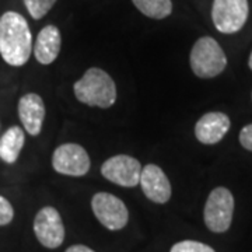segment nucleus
I'll return each mask as SVG.
<instances>
[{
	"label": "nucleus",
	"mask_w": 252,
	"mask_h": 252,
	"mask_svg": "<svg viewBox=\"0 0 252 252\" xmlns=\"http://www.w3.org/2000/svg\"><path fill=\"white\" fill-rule=\"evenodd\" d=\"M61 31L55 26H46L36 36L34 55L41 64H49L58 58L61 52Z\"/></svg>",
	"instance_id": "nucleus-13"
},
{
	"label": "nucleus",
	"mask_w": 252,
	"mask_h": 252,
	"mask_svg": "<svg viewBox=\"0 0 252 252\" xmlns=\"http://www.w3.org/2000/svg\"><path fill=\"white\" fill-rule=\"evenodd\" d=\"M137 10L147 17L162 20L172 11L171 0H132Z\"/></svg>",
	"instance_id": "nucleus-15"
},
{
	"label": "nucleus",
	"mask_w": 252,
	"mask_h": 252,
	"mask_svg": "<svg viewBox=\"0 0 252 252\" xmlns=\"http://www.w3.org/2000/svg\"><path fill=\"white\" fill-rule=\"evenodd\" d=\"M248 66H250V69L252 70V52L251 55H250V59H248Z\"/></svg>",
	"instance_id": "nucleus-21"
},
{
	"label": "nucleus",
	"mask_w": 252,
	"mask_h": 252,
	"mask_svg": "<svg viewBox=\"0 0 252 252\" xmlns=\"http://www.w3.org/2000/svg\"><path fill=\"white\" fill-rule=\"evenodd\" d=\"M73 89L76 98L90 107L109 108L117 99V87L112 77L98 67L89 69L74 83Z\"/></svg>",
	"instance_id": "nucleus-2"
},
{
	"label": "nucleus",
	"mask_w": 252,
	"mask_h": 252,
	"mask_svg": "<svg viewBox=\"0 0 252 252\" xmlns=\"http://www.w3.org/2000/svg\"><path fill=\"white\" fill-rule=\"evenodd\" d=\"M24 142H26V136L23 129L18 126H11L0 137V158L7 164L17 161Z\"/></svg>",
	"instance_id": "nucleus-14"
},
{
	"label": "nucleus",
	"mask_w": 252,
	"mask_h": 252,
	"mask_svg": "<svg viewBox=\"0 0 252 252\" xmlns=\"http://www.w3.org/2000/svg\"><path fill=\"white\" fill-rule=\"evenodd\" d=\"M170 252H216L212 247L206 244L199 243V241H192V240H185L180 241L175 245H172Z\"/></svg>",
	"instance_id": "nucleus-17"
},
{
	"label": "nucleus",
	"mask_w": 252,
	"mask_h": 252,
	"mask_svg": "<svg viewBox=\"0 0 252 252\" xmlns=\"http://www.w3.org/2000/svg\"><path fill=\"white\" fill-rule=\"evenodd\" d=\"M52 165L63 175L83 177L90 170V157L80 144L64 143L54 152Z\"/></svg>",
	"instance_id": "nucleus-7"
},
{
	"label": "nucleus",
	"mask_w": 252,
	"mask_h": 252,
	"mask_svg": "<svg viewBox=\"0 0 252 252\" xmlns=\"http://www.w3.org/2000/svg\"><path fill=\"white\" fill-rule=\"evenodd\" d=\"M32 52V35L26 18L16 11L0 17V55L10 66H23Z\"/></svg>",
	"instance_id": "nucleus-1"
},
{
	"label": "nucleus",
	"mask_w": 252,
	"mask_h": 252,
	"mask_svg": "<svg viewBox=\"0 0 252 252\" xmlns=\"http://www.w3.org/2000/svg\"><path fill=\"white\" fill-rule=\"evenodd\" d=\"M18 117L27 133L39 135L45 118V105L42 98L34 93L23 95L18 101Z\"/></svg>",
	"instance_id": "nucleus-12"
},
{
	"label": "nucleus",
	"mask_w": 252,
	"mask_h": 252,
	"mask_svg": "<svg viewBox=\"0 0 252 252\" xmlns=\"http://www.w3.org/2000/svg\"><path fill=\"white\" fill-rule=\"evenodd\" d=\"M190 69L200 79H212L223 72L227 66L223 48L219 45L215 38L202 36L192 46L190 56Z\"/></svg>",
	"instance_id": "nucleus-3"
},
{
	"label": "nucleus",
	"mask_w": 252,
	"mask_h": 252,
	"mask_svg": "<svg viewBox=\"0 0 252 252\" xmlns=\"http://www.w3.org/2000/svg\"><path fill=\"white\" fill-rule=\"evenodd\" d=\"M139 184L146 198L154 203H167L171 198V184L161 168L156 164H147L142 168Z\"/></svg>",
	"instance_id": "nucleus-10"
},
{
	"label": "nucleus",
	"mask_w": 252,
	"mask_h": 252,
	"mask_svg": "<svg viewBox=\"0 0 252 252\" xmlns=\"http://www.w3.org/2000/svg\"><path fill=\"white\" fill-rule=\"evenodd\" d=\"M142 164L130 156L119 154L108 158L101 167V174L104 178L117 184L119 187L132 188L139 184Z\"/></svg>",
	"instance_id": "nucleus-8"
},
{
	"label": "nucleus",
	"mask_w": 252,
	"mask_h": 252,
	"mask_svg": "<svg viewBox=\"0 0 252 252\" xmlns=\"http://www.w3.org/2000/svg\"><path fill=\"white\" fill-rule=\"evenodd\" d=\"M230 118L223 112H207L195 126V136L200 143H219L230 130Z\"/></svg>",
	"instance_id": "nucleus-11"
},
{
	"label": "nucleus",
	"mask_w": 252,
	"mask_h": 252,
	"mask_svg": "<svg viewBox=\"0 0 252 252\" xmlns=\"http://www.w3.org/2000/svg\"><path fill=\"white\" fill-rule=\"evenodd\" d=\"M66 252H95L93 251L91 248L89 247H86V245H72V247H69Z\"/></svg>",
	"instance_id": "nucleus-20"
},
{
	"label": "nucleus",
	"mask_w": 252,
	"mask_h": 252,
	"mask_svg": "<svg viewBox=\"0 0 252 252\" xmlns=\"http://www.w3.org/2000/svg\"><path fill=\"white\" fill-rule=\"evenodd\" d=\"M248 13V0H213L212 20L219 32H238L245 26Z\"/></svg>",
	"instance_id": "nucleus-5"
},
{
	"label": "nucleus",
	"mask_w": 252,
	"mask_h": 252,
	"mask_svg": "<svg viewBox=\"0 0 252 252\" xmlns=\"http://www.w3.org/2000/svg\"><path fill=\"white\" fill-rule=\"evenodd\" d=\"M91 207L95 217L108 230H121L129 220V212L125 203L107 192H98L91 199Z\"/></svg>",
	"instance_id": "nucleus-6"
},
{
	"label": "nucleus",
	"mask_w": 252,
	"mask_h": 252,
	"mask_svg": "<svg viewBox=\"0 0 252 252\" xmlns=\"http://www.w3.org/2000/svg\"><path fill=\"white\" fill-rule=\"evenodd\" d=\"M234 213V196L224 187L215 188L205 205L203 220L206 227L213 233H224L230 228Z\"/></svg>",
	"instance_id": "nucleus-4"
},
{
	"label": "nucleus",
	"mask_w": 252,
	"mask_h": 252,
	"mask_svg": "<svg viewBox=\"0 0 252 252\" xmlns=\"http://www.w3.org/2000/svg\"><path fill=\"white\" fill-rule=\"evenodd\" d=\"M55 3L56 0H24L28 13L35 20L44 17L46 13L54 7Z\"/></svg>",
	"instance_id": "nucleus-16"
},
{
	"label": "nucleus",
	"mask_w": 252,
	"mask_h": 252,
	"mask_svg": "<svg viewBox=\"0 0 252 252\" xmlns=\"http://www.w3.org/2000/svg\"><path fill=\"white\" fill-rule=\"evenodd\" d=\"M240 143L244 149L252 152V124L244 126L240 132Z\"/></svg>",
	"instance_id": "nucleus-19"
},
{
	"label": "nucleus",
	"mask_w": 252,
	"mask_h": 252,
	"mask_svg": "<svg viewBox=\"0 0 252 252\" xmlns=\"http://www.w3.org/2000/svg\"><path fill=\"white\" fill-rule=\"evenodd\" d=\"M14 217V209L9 200L0 196V225L9 224Z\"/></svg>",
	"instance_id": "nucleus-18"
},
{
	"label": "nucleus",
	"mask_w": 252,
	"mask_h": 252,
	"mask_svg": "<svg viewBox=\"0 0 252 252\" xmlns=\"http://www.w3.org/2000/svg\"><path fill=\"white\" fill-rule=\"evenodd\" d=\"M34 233L45 248H58L64 240L62 217L55 207H42L34 219Z\"/></svg>",
	"instance_id": "nucleus-9"
}]
</instances>
